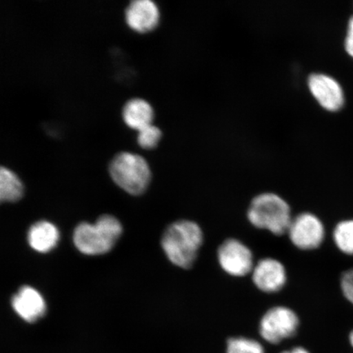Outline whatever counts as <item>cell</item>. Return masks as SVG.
<instances>
[{"mask_svg":"<svg viewBox=\"0 0 353 353\" xmlns=\"http://www.w3.org/2000/svg\"><path fill=\"white\" fill-rule=\"evenodd\" d=\"M333 238L335 245L341 252L353 255V219L339 223L334 228Z\"/></svg>","mask_w":353,"mask_h":353,"instance_id":"15","label":"cell"},{"mask_svg":"<svg viewBox=\"0 0 353 353\" xmlns=\"http://www.w3.org/2000/svg\"><path fill=\"white\" fill-rule=\"evenodd\" d=\"M12 304L17 314L29 323H34L46 315V301L42 295L30 286H22L13 296Z\"/></svg>","mask_w":353,"mask_h":353,"instance_id":"11","label":"cell"},{"mask_svg":"<svg viewBox=\"0 0 353 353\" xmlns=\"http://www.w3.org/2000/svg\"><path fill=\"white\" fill-rule=\"evenodd\" d=\"M226 353H265L261 343L254 339L245 337L229 339Z\"/></svg>","mask_w":353,"mask_h":353,"instance_id":"16","label":"cell"},{"mask_svg":"<svg viewBox=\"0 0 353 353\" xmlns=\"http://www.w3.org/2000/svg\"><path fill=\"white\" fill-rule=\"evenodd\" d=\"M341 285L344 297L353 305V268L343 273Z\"/></svg>","mask_w":353,"mask_h":353,"instance_id":"18","label":"cell"},{"mask_svg":"<svg viewBox=\"0 0 353 353\" xmlns=\"http://www.w3.org/2000/svg\"><path fill=\"white\" fill-rule=\"evenodd\" d=\"M252 280L265 293H275L283 288L287 281L284 265L275 259L266 258L254 265Z\"/></svg>","mask_w":353,"mask_h":353,"instance_id":"9","label":"cell"},{"mask_svg":"<svg viewBox=\"0 0 353 353\" xmlns=\"http://www.w3.org/2000/svg\"><path fill=\"white\" fill-rule=\"evenodd\" d=\"M299 325V317L292 309L278 306L265 313L260 321L259 333L265 341L277 344L294 336Z\"/></svg>","mask_w":353,"mask_h":353,"instance_id":"5","label":"cell"},{"mask_svg":"<svg viewBox=\"0 0 353 353\" xmlns=\"http://www.w3.org/2000/svg\"><path fill=\"white\" fill-rule=\"evenodd\" d=\"M281 353H310V352H309L306 350V348H304L303 347H296L292 348V350H291L282 352Z\"/></svg>","mask_w":353,"mask_h":353,"instance_id":"20","label":"cell"},{"mask_svg":"<svg viewBox=\"0 0 353 353\" xmlns=\"http://www.w3.org/2000/svg\"><path fill=\"white\" fill-rule=\"evenodd\" d=\"M23 185L10 170L2 167L0 170V199L7 202H16L23 196Z\"/></svg>","mask_w":353,"mask_h":353,"instance_id":"14","label":"cell"},{"mask_svg":"<svg viewBox=\"0 0 353 353\" xmlns=\"http://www.w3.org/2000/svg\"><path fill=\"white\" fill-rule=\"evenodd\" d=\"M218 260L223 270L233 276L248 275L254 268L252 251L236 239L223 242L218 250Z\"/></svg>","mask_w":353,"mask_h":353,"instance_id":"7","label":"cell"},{"mask_svg":"<svg viewBox=\"0 0 353 353\" xmlns=\"http://www.w3.org/2000/svg\"><path fill=\"white\" fill-rule=\"evenodd\" d=\"M160 20V12L151 0L132 1L125 10L128 26L139 33H148L157 28Z\"/></svg>","mask_w":353,"mask_h":353,"instance_id":"10","label":"cell"},{"mask_svg":"<svg viewBox=\"0 0 353 353\" xmlns=\"http://www.w3.org/2000/svg\"><path fill=\"white\" fill-rule=\"evenodd\" d=\"M59 237V232L54 224L41 221L30 228L28 239L33 250L39 253H48L55 248Z\"/></svg>","mask_w":353,"mask_h":353,"instance_id":"12","label":"cell"},{"mask_svg":"<svg viewBox=\"0 0 353 353\" xmlns=\"http://www.w3.org/2000/svg\"><path fill=\"white\" fill-rule=\"evenodd\" d=\"M308 88L322 108L337 112L344 104L342 87L335 79L324 74H312L308 79Z\"/></svg>","mask_w":353,"mask_h":353,"instance_id":"8","label":"cell"},{"mask_svg":"<svg viewBox=\"0 0 353 353\" xmlns=\"http://www.w3.org/2000/svg\"><path fill=\"white\" fill-rule=\"evenodd\" d=\"M161 136V130L151 125L139 131L138 143L143 149H153L157 147Z\"/></svg>","mask_w":353,"mask_h":353,"instance_id":"17","label":"cell"},{"mask_svg":"<svg viewBox=\"0 0 353 353\" xmlns=\"http://www.w3.org/2000/svg\"><path fill=\"white\" fill-rule=\"evenodd\" d=\"M248 219L254 227L274 235L288 232L292 221L288 203L274 193H263L254 198L248 210Z\"/></svg>","mask_w":353,"mask_h":353,"instance_id":"3","label":"cell"},{"mask_svg":"<svg viewBox=\"0 0 353 353\" xmlns=\"http://www.w3.org/2000/svg\"><path fill=\"white\" fill-rule=\"evenodd\" d=\"M109 172L119 187L134 196L141 195L147 190L152 178L145 159L126 152L119 153L112 159Z\"/></svg>","mask_w":353,"mask_h":353,"instance_id":"4","label":"cell"},{"mask_svg":"<svg viewBox=\"0 0 353 353\" xmlns=\"http://www.w3.org/2000/svg\"><path fill=\"white\" fill-rule=\"evenodd\" d=\"M122 114L126 125L137 131L151 125L154 117L152 105L141 99L128 101L123 105Z\"/></svg>","mask_w":353,"mask_h":353,"instance_id":"13","label":"cell"},{"mask_svg":"<svg viewBox=\"0 0 353 353\" xmlns=\"http://www.w3.org/2000/svg\"><path fill=\"white\" fill-rule=\"evenodd\" d=\"M204 235L199 225L188 220H180L167 228L161 245L167 258L175 266L188 269L192 267Z\"/></svg>","mask_w":353,"mask_h":353,"instance_id":"1","label":"cell"},{"mask_svg":"<svg viewBox=\"0 0 353 353\" xmlns=\"http://www.w3.org/2000/svg\"><path fill=\"white\" fill-rule=\"evenodd\" d=\"M350 342L351 343L352 347H353V330L352 331L350 335Z\"/></svg>","mask_w":353,"mask_h":353,"instance_id":"21","label":"cell"},{"mask_svg":"<svg viewBox=\"0 0 353 353\" xmlns=\"http://www.w3.org/2000/svg\"><path fill=\"white\" fill-rule=\"evenodd\" d=\"M287 233L292 244L303 250L319 248L325 235L323 223L311 213L297 215L291 221Z\"/></svg>","mask_w":353,"mask_h":353,"instance_id":"6","label":"cell"},{"mask_svg":"<svg viewBox=\"0 0 353 353\" xmlns=\"http://www.w3.org/2000/svg\"><path fill=\"white\" fill-rule=\"evenodd\" d=\"M123 228L112 215H101L94 224L82 223L74 231V244L83 254L100 255L109 252L119 238Z\"/></svg>","mask_w":353,"mask_h":353,"instance_id":"2","label":"cell"},{"mask_svg":"<svg viewBox=\"0 0 353 353\" xmlns=\"http://www.w3.org/2000/svg\"><path fill=\"white\" fill-rule=\"evenodd\" d=\"M345 50L347 54L353 59V17L348 22L347 32L345 39Z\"/></svg>","mask_w":353,"mask_h":353,"instance_id":"19","label":"cell"}]
</instances>
